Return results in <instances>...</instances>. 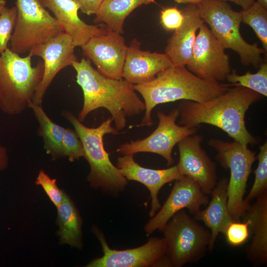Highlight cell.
Returning <instances> with one entry per match:
<instances>
[{"instance_id":"obj_1","label":"cell","mask_w":267,"mask_h":267,"mask_svg":"<svg viewBox=\"0 0 267 267\" xmlns=\"http://www.w3.org/2000/svg\"><path fill=\"white\" fill-rule=\"evenodd\" d=\"M263 95L241 86L228 89L224 93L204 102L183 100L178 105L179 124L197 128L202 124L219 128L244 147L258 143V138L248 131L246 112Z\"/></svg>"},{"instance_id":"obj_2","label":"cell","mask_w":267,"mask_h":267,"mask_svg":"<svg viewBox=\"0 0 267 267\" xmlns=\"http://www.w3.org/2000/svg\"><path fill=\"white\" fill-rule=\"evenodd\" d=\"M76 72V82L83 91V106L78 119L83 122L91 111L106 109L111 114L115 129L126 126L127 118L145 111V105L137 95L134 85L125 79H114L101 74L88 58H82L71 65Z\"/></svg>"},{"instance_id":"obj_3","label":"cell","mask_w":267,"mask_h":267,"mask_svg":"<svg viewBox=\"0 0 267 267\" xmlns=\"http://www.w3.org/2000/svg\"><path fill=\"white\" fill-rule=\"evenodd\" d=\"M144 100L145 113L139 126H151L154 123L151 112L157 105L178 100L204 102L225 92V84L204 80L185 66L174 65L158 73L152 80L134 85Z\"/></svg>"},{"instance_id":"obj_4","label":"cell","mask_w":267,"mask_h":267,"mask_svg":"<svg viewBox=\"0 0 267 267\" xmlns=\"http://www.w3.org/2000/svg\"><path fill=\"white\" fill-rule=\"evenodd\" d=\"M61 115L74 128L83 145L84 157L90 171L87 180L94 189L101 188L110 194L122 192L127 185V179L121 171L110 161L105 150L103 136L106 134H117L118 131L111 126L112 117L108 118L96 128H89L71 112L63 110Z\"/></svg>"},{"instance_id":"obj_5","label":"cell","mask_w":267,"mask_h":267,"mask_svg":"<svg viewBox=\"0 0 267 267\" xmlns=\"http://www.w3.org/2000/svg\"><path fill=\"white\" fill-rule=\"evenodd\" d=\"M31 58L9 48L0 54V109L6 114H19L29 107L42 80L44 63L33 66Z\"/></svg>"},{"instance_id":"obj_6","label":"cell","mask_w":267,"mask_h":267,"mask_svg":"<svg viewBox=\"0 0 267 267\" xmlns=\"http://www.w3.org/2000/svg\"><path fill=\"white\" fill-rule=\"evenodd\" d=\"M197 6L204 23L225 49L237 53L244 66L260 67L264 62L261 55L266 51L257 43L250 44L243 38L240 12L233 10L226 2L217 0H207Z\"/></svg>"},{"instance_id":"obj_7","label":"cell","mask_w":267,"mask_h":267,"mask_svg":"<svg viewBox=\"0 0 267 267\" xmlns=\"http://www.w3.org/2000/svg\"><path fill=\"white\" fill-rule=\"evenodd\" d=\"M166 244L165 256L171 267H180L199 261L206 254L211 233L185 211L176 213L162 231Z\"/></svg>"},{"instance_id":"obj_8","label":"cell","mask_w":267,"mask_h":267,"mask_svg":"<svg viewBox=\"0 0 267 267\" xmlns=\"http://www.w3.org/2000/svg\"><path fill=\"white\" fill-rule=\"evenodd\" d=\"M208 144L217 151L216 159L221 165L229 169L228 209L233 220L240 221L250 205L244 196L252 166L256 159V152L234 140L229 142L211 138Z\"/></svg>"},{"instance_id":"obj_9","label":"cell","mask_w":267,"mask_h":267,"mask_svg":"<svg viewBox=\"0 0 267 267\" xmlns=\"http://www.w3.org/2000/svg\"><path fill=\"white\" fill-rule=\"evenodd\" d=\"M16 17L10 49L18 54L29 52L63 32L59 22L40 0H16Z\"/></svg>"},{"instance_id":"obj_10","label":"cell","mask_w":267,"mask_h":267,"mask_svg":"<svg viewBox=\"0 0 267 267\" xmlns=\"http://www.w3.org/2000/svg\"><path fill=\"white\" fill-rule=\"evenodd\" d=\"M157 115L159 124L147 137L122 144L117 151L123 154H134L139 152H150L162 156L169 165L174 160L172 156L174 147L185 137L196 134L197 128H187L176 124L179 116L178 108L172 110L168 114L159 111Z\"/></svg>"},{"instance_id":"obj_11","label":"cell","mask_w":267,"mask_h":267,"mask_svg":"<svg viewBox=\"0 0 267 267\" xmlns=\"http://www.w3.org/2000/svg\"><path fill=\"white\" fill-rule=\"evenodd\" d=\"M187 69L208 82L220 83L231 72L229 58L225 49L203 24L198 30Z\"/></svg>"},{"instance_id":"obj_12","label":"cell","mask_w":267,"mask_h":267,"mask_svg":"<svg viewBox=\"0 0 267 267\" xmlns=\"http://www.w3.org/2000/svg\"><path fill=\"white\" fill-rule=\"evenodd\" d=\"M93 231L99 239L103 255L90 261L87 267H146L157 265L165 255L164 238L151 237L144 245L135 248L117 250L111 249L103 234L97 227Z\"/></svg>"},{"instance_id":"obj_13","label":"cell","mask_w":267,"mask_h":267,"mask_svg":"<svg viewBox=\"0 0 267 267\" xmlns=\"http://www.w3.org/2000/svg\"><path fill=\"white\" fill-rule=\"evenodd\" d=\"M208 202V197L199 185L192 179L184 176L175 180L167 199L146 224L144 231L148 235L157 230L162 231L168 221L178 211L186 208L194 215Z\"/></svg>"},{"instance_id":"obj_14","label":"cell","mask_w":267,"mask_h":267,"mask_svg":"<svg viewBox=\"0 0 267 267\" xmlns=\"http://www.w3.org/2000/svg\"><path fill=\"white\" fill-rule=\"evenodd\" d=\"M75 46L68 34L62 32L47 42L34 47L29 54L38 56L43 60L44 72L32 103L42 105L46 90L56 74L62 69L77 61Z\"/></svg>"},{"instance_id":"obj_15","label":"cell","mask_w":267,"mask_h":267,"mask_svg":"<svg viewBox=\"0 0 267 267\" xmlns=\"http://www.w3.org/2000/svg\"><path fill=\"white\" fill-rule=\"evenodd\" d=\"M128 47L121 34L108 29L106 34L90 38L81 46L101 74L114 79L123 78Z\"/></svg>"},{"instance_id":"obj_16","label":"cell","mask_w":267,"mask_h":267,"mask_svg":"<svg viewBox=\"0 0 267 267\" xmlns=\"http://www.w3.org/2000/svg\"><path fill=\"white\" fill-rule=\"evenodd\" d=\"M203 137L195 134L178 143L179 172L195 181L204 193L211 194L217 183L216 166L201 147Z\"/></svg>"},{"instance_id":"obj_17","label":"cell","mask_w":267,"mask_h":267,"mask_svg":"<svg viewBox=\"0 0 267 267\" xmlns=\"http://www.w3.org/2000/svg\"><path fill=\"white\" fill-rule=\"evenodd\" d=\"M134 154H126L117 159V167L128 180H134L144 184L149 190L151 197V208L149 216L151 218L161 208L158 194L166 183L179 179L183 176L176 166L156 170L143 167L134 159Z\"/></svg>"},{"instance_id":"obj_18","label":"cell","mask_w":267,"mask_h":267,"mask_svg":"<svg viewBox=\"0 0 267 267\" xmlns=\"http://www.w3.org/2000/svg\"><path fill=\"white\" fill-rule=\"evenodd\" d=\"M60 24L63 32L71 37L75 47L83 45L90 38L103 35L107 29L89 25L80 19L79 8L72 0H40Z\"/></svg>"},{"instance_id":"obj_19","label":"cell","mask_w":267,"mask_h":267,"mask_svg":"<svg viewBox=\"0 0 267 267\" xmlns=\"http://www.w3.org/2000/svg\"><path fill=\"white\" fill-rule=\"evenodd\" d=\"M140 45L134 39L128 47L123 67V78L133 85L149 81L174 65L166 53L142 50Z\"/></svg>"},{"instance_id":"obj_20","label":"cell","mask_w":267,"mask_h":267,"mask_svg":"<svg viewBox=\"0 0 267 267\" xmlns=\"http://www.w3.org/2000/svg\"><path fill=\"white\" fill-rule=\"evenodd\" d=\"M182 11V24L168 39L165 51L174 65L185 66L191 56L196 31L205 23L197 5L187 4Z\"/></svg>"},{"instance_id":"obj_21","label":"cell","mask_w":267,"mask_h":267,"mask_svg":"<svg viewBox=\"0 0 267 267\" xmlns=\"http://www.w3.org/2000/svg\"><path fill=\"white\" fill-rule=\"evenodd\" d=\"M249 205L242 216L248 222L252 240L247 247L246 254L248 260L255 265L267 263V192Z\"/></svg>"},{"instance_id":"obj_22","label":"cell","mask_w":267,"mask_h":267,"mask_svg":"<svg viewBox=\"0 0 267 267\" xmlns=\"http://www.w3.org/2000/svg\"><path fill=\"white\" fill-rule=\"evenodd\" d=\"M228 182L227 178H221L211 193L212 197L207 207L193 215L195 220L202 221L210 229L211 238L208 248L209 250L213 249L219 233L223 234L228 224L234 221L227 206Z\"/></svg>"},{"instance_id":"obj_23","label":"cell","mask_w":267,"mask_h":267,"mask_svg":"<svg viewBox=\"0 0 267 267\" xmlns=\"http://www.w3.org/2000/svg\"><path fill=\"white\" fill-rule=\"evenodd\" d=\"M56 208L57 234L59 244L82 249V219L74 202L65 191L62 203Z\"/></svg>"},{"instance_id":"obj_24","label":"cell","mask_w":267,"mask_h":267,"mask_svg":"<svg viewBox=\"0 0 267 267\" xmlns=\"http://www.w3.org/2000/svg\"><path fill=\"white\" fill-rule=\"evenodd\" d=\"M155 0H104L100 3L93 22L105 25L106 28L123 34L127 17L142 4L155 2Z\"/></svg>"},{"instance_id":"obj_25","label":"cell","mask_w":267,"mask_h":267,"mask_svg":"<svg viewBox=\"0 0 267 267\" xmlns=\"http://www.w3.org/2000/svg\"><path fill=\"white\" fill-rule=\"evenodd\" d=\"M29 107L32 109L39 124L38 134L43 138L46 153L53 160L64 157L62 142L65 129L52 121L42 105L31 102Z\"/></svg>"},{"instance_id":"obj_26","label":"cell","mask_w":267,"mask_h":267,"mask_svg":"<svg viewBox=\"0 0 267 267\" xmlns=\"http://www.w3.org/2000/svg\"><path fill=\"white\" fill-rule=\"evenodd\" d=\"M259 70L256 73L249 71L245 74L239 75L235 70L230 72L226 77L231 84H225L226 86H241L254 90L263 96H267V63L263 62Z\"/></svg>"},{"instance_id":"obj_27","label":"cell","mask_w":267,"mask_h":267,"mask_svg":"<svg viewBox=\"0 0 267 267\" xmlns=\"http://www.w3.org/2000/svg\"><path fill=\"white\" fill-rule=\"evenodd\" d=\"M242 22L250 26L267 51V9L255 1L240 11Z\"/></svg>"},{"instance_id":"obj_28","label":"cell","mask_w":267,"mask_h":267,"mask_svg":"<svg viewBox=\"0 0 267 267\" xmlns=\"http://www.w3.org/2000/svg\"><path fill=\"white\" fill-rule=\"evenodd\" d=\"M260 152L256 157L258 165L254 171L255 178L252 187L247 196L245 201H250L267 192V142L260 146Z\"/></svg>"},{"instance_id":"obj_29","label":"cell","mask_w":267,"mask_h":267,"mask_svg":"<svg viewBox=\"0 0 267 267\" xmlns=\"http://www.w3.org/2000/svg\"><path fill=\"white\" fill-rule=\"evenodd\" d=\"M16 6L5 7L0 13V54L8 47L15 25L16 17Z\"/></svg>"},{"instance_id":"obj_30","label":"cell","mask_w":267,"mask_h":267,"mask_svg":"<svg viewBox=\"0 0 267 267\" xmlns=\"http://www.w3.org/2000/svg\"><path fill=\"white\" fill-rule=\"evenodd\" d=\"M62 145L64 157H67L70 162L84 157L83 143L75 130L65 129Z\"/></svg>"},{"instance_id":"obj_31","label":"cell","mask_w":267,"mask_h":267,"mask_svg":"<svg viewBox=\"0 0 267 267\" xmlns=\"http://www.w3.org/2000/svg\"><path fill=\"white\" fill-rule=\"evenodd\" d=\"M223 234L230 245L241 246L250 237L248 222L233 221L228 224Z\"/></svg>"},{"instance_id":"obj_32","label":"cell","mask_w":267,"mask_h":267,"mask_svg":"<svg viewBox=\"0 0 267 267\" xmlns=\"http://www.w3.org/2000/svg\"><path fill=\"white\" fill-rule=\"evenodd\" d=\"M35 184L43 188L50 200L56 207L62 203L64 191L58 187L56 179L51 178L43 170L39 171Z\"/></svg>"},{"instance_id":"obj_33","label":"cell","mask_w":267,"mask_h":267,"mask_svg":"<svg viewBox=\"0 0 267 267\" xmlns=\"http://www.w3.org/2000/svg\"><path fill=\"white\" fill-rule=\"evenodd\" d=\"M183 18L182 10L177 7L165 8L161 11L160 22L167 31H175L179 28L182 24Z\"/></svg>"},{"instance_id":"obj_34","label":"cell","mask_w":267,"mask_h":267,"mask_svg":"<svg viewBox=\"0 0 267 267\" xmlns=\"http://www.w3.org/2000/svg\"><path fill=\"white\" fill-rule=\"evenodd\" d=\"M81 11L88 15L95 14L102 2L101 0H72Z\"/></svg>"},{"instance_id":"obj_35","label":"cell","mask_w":267,"mask_h":267,"mask_svg":"<svg viewBox=\"0 0 267 267\" xmlns=\"http://www.w3.org/2000/svg\"><path fill=\"white\" fill-rule=\"evenodd\" d=\"M9 164V158L7 149L0 145V171L6 169Z\"/></svg>"},{"instance_id":"obj_36","label":"cell","mask_w":267,"mask_h":267,"mask_svg":"<svg viewBox=\"0 0 267 267\" xmlns=\"http://www.w3.org/2000/svg\"><path fill=\"white\" fill-rule=\"evenodd\" d=\"M223 2L230 1L239 5L243 9H246L253 4L255 0H217Z\"/></svg>"},{"instance_id":"obj_37","label":"cell","mask_w":267,"mask_h":267,"mask_svg":"<svg viewBox=\"0 0 267 267\" xmlns=\"http://www.w3.org/2000/svg\"><path fill=\"white\" fill-rule=\"evenodd\" d=\"M175 2L180 4H194L198 5L207 0H173Z\"/></svg>"},{"instance_id":"obj_38","label":"cell","mask_w":267,"mask_h":267,"mask_svg":"<svg viewBox=\"0 0 267 267\" xmlns=\"http://www.w3.org/2000/svg\"><path fill=\"white\" fill-rule=\"evenodd\" d=\"M256 1L264 7L267 9V0H257Z\"/></svg>"},{"instance_id":"obj_39","label":"cell","mask_w":267,"mask_h":267,"mask_svg":"<svg viewBox=\"0 0 267 267\" xmlns=\"http://www.w3.org/2000/svg\"><path fill=\"white\" fill-rule=\"evenodd\" d=\"M7 1L6 0H0V13L5 7Z\"/></svg>"},{"instance_id":"obj_40","label":"cell","mask_w":267,"mask_h":267,"mask_svg":"<svg viewBox=\"0 0 267 267\" xmlns=\"http://www.w3.org/2000/svg\"><path fill=\"white\" fill-rule=\"evenodd\" d=\"M102 0V1L104 0Z\"/></svg>"}]
</instances>
